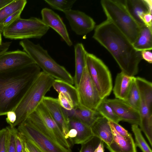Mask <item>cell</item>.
Masks as SVG:
<instances>
[{"label": "cell", "mask_w": 152, "mask_h": 152, "mask_svg": "<svg viewBox=\"0 0 152 152\" xmlns=\"http://www.w3.org/2000/svg\"><path fill=\"white\" fill-rule=\"evenodd\" d=\"M40 131L57 143L71 149L69 142L43 104L42 101L26 119Z\"/></svg>", "instance_id": "obj_7"}, {"label": "cell", "mask_w": 152, "mask_h": 152, "mask_svg": "<svg viewBox=\"0 0 152 152\" xmlns=\"http://www.w3.org/2000/svg\"><path fill=\"white\" fill-rule=\"evenodd\" d=\"M104 142L101 140L94 152H104Z\"/></svg>", "instance_id": "obj_45"}, {"label": "cell", "mask_w": 152, "mask_h": 152, "mask_svg": "<svg viewBox=\"0 0 152 152\" xmlns=\"http://www.w3.org/2000/svg\"><path fill=\"white\" fill-rule=\"evenodd\" d=\"M106 99L103 100L97 108L96 111L108 121L118 123L120 121V120L106 101Z\"/></svg>", "instance_id": "obj_28"}, {"label": "cell", "mask_w": 152, "mask_h": 152, "mask_svg": "<svg viewBox=\"0 0 152 152\" xmlns=\"http://www.w3.org/2000/svg\"><path fill=\"white\" fill-rule=\"evenodd\" d=\"M49 28L40 18L31 17L25 19L20 17L5 27L2 33L5 38L12 39H40Z\"/></svg>", "instance_id": "obj_6"}, {"label": "cell", "mask_w": 152, "mask_h": 152, "mask_svg": "<svg viewBox=\"0 0 152 152\" xmlns=\"http://www.w3.org/2000/svg\"><path fill=\"white\" fill-rule=\"evenodd\" d=\"M138 126L132 124L131 127L135 137L136 146L138 147L142 152H152L151 149L142 135L141 130Z\"/></svg>", "instance_id": "obj_30"}, {"label": "cell", "mask_w": 152, "mask_h": 152, "mask_svg": "<svg viewBox=\"0 0 152 152\" xmlns=\"http://www.w3.org/2000/svg\"><path fill=\"white\" fill-rule=\"evenodd\" d=\"M93 37L111 54L121 72L134 76L142 59L126 37L112 23L106 20L95 27Z\"/></svg>", "instance_id": "obj_1"}, {"label": "cell", "mask_w": 152, "mask_h": 152, "mask_svg": "<svg viewBox=\"0 0 152 152\" xmlns=\"http://www.w3.org/2000/svg\"><path fill=\"white\" fill-rule=\"evenodd\" d=\"M77 134V132L76 130L73 129H70L66 135V139L68 140L69 138L71 141L76 137Z\"/></svg>", "instance_id": "obj_44"}, {"label": "cell", "mask_w": 152, "mask_h": 152, "mask_svg": "<svg viewBox=\"0 0 152 152\" xmlns=\"http://www.w3.org/2000/svg\"><path fill=\"white\" fill-rule=\"evenodd\" d=\"M86 66L91 78L102 99L109 96L112 89L110 72L107 67L93 54L87 53Z\"/></svg>", "instance_id": "obj_8"}, {"label": "cell", "mask_w": 152, "mask_h": 152, "mask_svg": "<svg viewBox=\"0 0 152 152\" xmlns=\"http://www.w3.org/2000/svg\"><path fill=\"white\" fill-rule=\"evenodd\" d=\"M15 142L16 152H23L24 145L23 137L17 129L15 135Z\"/></svg>", "instance_id": "obj_37"}, {"label": "cell", "mask_w": 152, "mask_h": 152, "mask_svg": "<svg viewBox=\"0 0 152 152\" xmlns=\"http://www.w3.org/2000/svg\"><path fill=\"white\" fill-rule=\"evenodd\" d=\"M27 3L26 0H13L0 9V23L7 17L19 10H23Z\"/></svg>", "instance_id": "obj_27"}, {"label": "cell", "mask_w": 152, "mask_h": 152, "mask_svg": "<svg viewBox=\"0 0 152 152\" xmlns=\"http://www.w3.org/2000/svg\"><path fill=\"white\" fill-rule=\"evenodd\" d=\"M26 150H27V152H29L28 150L26 148Z\"/></svg>", "instance_id": "obj_49"}, {"label": "cell", "mask_w": 152, "mask_h": 152, "mask_svg": "<svg viewBox=\"0 0 152 152\" xmlns=\"http://www.w3.org/2000/svg\"><path fill=\"white\" fill-rule=\"evenodd\" d=\"M7 129L6 127L0 131V152H7Z\"/></svg>", "instance_id": "obj_36"}, {"label": "cell", "mask_w": 152, "mask_h": 152, "mask_svg": "<svg viewBox=\"0 0 152 152\" xmlns=\"http://www.w3.org/2000/svg\"><path fill=\"white\" fill-rule=\"evenodd\" d=\"M52 8L64 12L72 10L76 0H44Z\"/></svg>", "instance_id": "obj_31"}, {"label": "cell", "mask_w": 152, "mask_h": 152, "mask_svg": "<svg viewBox=\"0 0 152 152\" xmlns=\"http://www.w3.org/2000/svg\"><path fill=\"white\" fill-rule=\"evenodd\" d=\"M109 122L113 126L116 132L121 136L123 137H126L131 134L118 123L110 121H109Z\"/></svg>", "instance_id": "obj_38"}, {"label": "cell", "mask_w": 152, "mask_h": 152, "mask_svg": "<svg viewBox=\"0 0 152 152\" xmlns=\"http://www.w3.org/2000/svg\"><path fill=\"white\" fill-rule=\"evenodd\" d=\"M124 2L128 12L141 27L145 24L142 20L146 13H152L145 0H125Z\"/></svg>", "instance_id": "obj_19"}, {"label": "cell", "mask_w": 152, "mask_h": 152, "mask_svg": "<svg viewBox=\"0 0 152 152\" xmlns=\"http://www.w3.org/2000/svg\"><path fill=\"white\" fill-rule=\"evenodd\" d=\"M152 13L149 12L144 14L142 18V20L144 24L149 27H152Z\"/></svg>", "instance_id": "obj_41"}, {"label": "cell", "mask_w": 152, "mask_h": 152, "mask_svg": "<svg viewBox=\"0 0 152 152\" xmlns=\"http://www.w3.org/2000/svg\"><path fill=\"white\" fill-rule=\"evenodd\" d=\"M120 121H123L132 124L139 125L140 118L139 111L136 110L125 101L118 99H106Z\"/></svg>", "instance_id": "obj_13"}, {"label": "cell", "mask_w": 152, "mask_h": 152, "mask_svg": "<svg viewBox=\"0 0 152 152\" xmlns=\"http://www.w3.org/2000/svg\"><path fill=\"white\" fill-rule=\"evenodd\" d=\"M141 55L143 59L149 63H152V53L150 50H144L141 51Z\"/></svg>", "instance_id": "obj_42"}, {"label": "cell", "mask_w": 152, "mask_h": 152, "mask_svg": "<svg viewBox=\"0 0 152 152\" xmlns=\"http://www.w3.org/2000/svg\"><path fill=\"white\" fill-rule=\"evenodd\" d=\"M2 33L0 31V45H1L2 42V39L1 37V34Z\"/></svg>", "instance_id": "obj_48"}, {"label": "cell", "mask_w": 152, "mask_h": 152, "mask_svg": "<svg viewBox=\"0 0 152 152\" xmlns=\"http://www.w3.org/2000/svg\"><path fill=\"white\" fill-rule=\"evenodd\" d=\"M69 129H73L77 132L76 137L71 142L74 144H82L94 136L91 127L75 119L69 120Z\"/></svg>", "instance_id": "obj_21"}, {"label": "cell", "mask_w": 152, "mask_h": 152, "mask_svg": "<svg viewBox=\"0 0 152 152\" xmlns=\"http://www.w3.org/2000/svg\"><path fill=\"white\" fill-rule=\"evenodd\" d=\"M23 138L35 146L42 152H72L44 134L27 119L17 129Z\"/></svg>", "instance_id": "obj_9"}, {"label": "cell", "mask_w": 152, "mask_h": 152, "mask_svg": "<svg viewBox=\"0 0 152 152\" xmlns=\"http://www.w3.org/2000/svg\"><path fill=\"white\" fill-rule=\"evenodd\" d=\"M135 82L139 92L140 99L152 110V83L140 77H135Z\"/></svg>", "instance_id": "obj_26"}, {"label": "cell", "mask_w": 152, "mask_h": 152, "mask_svg": "<svg viewBox=\"0 0 152 152\" xmlns=\"http://www.w3.org/2000/svg\"><path fill=\"white\" fill-rule=\"evenodd\" d=\"M77 89L79 105L96 111L103 99L101 98L91 78L86 64Z\"/></svg>", "instance_id": "obj_10"}, {"label": "cell", "mask_w": 152, "mask_h": 152, "mask_svg": "<svg viewBox=\"0 0 152 152\" xmlns=\"http://www.w3.org/2000/svg\"><path fill=\"white\" fill-rule=\"evenodd\" d=\"M57 99L60 105L63 109L67 110H71L74 108L72 101L63 93H61L58 94Z\"/></svg>", "instance_id": "obj_34"}, {"label": "cell", "mask_w": 152, "mask_h": 152, "mask_svg": "<svg viewBox=\"0 0 152 152\" xmlns=\"http://www.w3.org/2000/svg\"><path fill=\"white\" fill-rule=\"evenodd\" d=\"M42 102L61 129L66 139L69 130V120L64 114L57 98L45 96Z\"/></svg>", "instance_id": "obj_15"}, {"label": "cell", "mask_w": 152, "mask_h": 152, "mask_svg": "<svg viewBox=\"0 0 152 152\" xmlns=\"http://www.w3.org/2000/svg\"><path fill=\"white\" fill-rule=\"evenodd\" d=\"M19 45L43 71L55 79L61 80L71 85L74 78L62 66L57 63L39 44H35L28 39L20 41Z\"/></svg>", "instance_id": "obj_5"}, {"label": "cell", "mask_w": 152, "mask_h": 152, "mask_svg": "<svg viewBox=\"0 0 152 152\" xmlns=\"http://www.w3.org/2000/svg\"><path fill=\"white\" fill-rule=\"evenodd\" d=\"M148 6L150 11H152V1L151 0H145Z\"/></svg>", "instance_id": "obj_47"}, {"label": "cell", "mask_w": 152, "mask_h": 152, "mask_svg": "<svg viewBox=\"0 0 152 152\" xmlns=\"http://www.w3.org/2000/svg\"><path fill=\"white\" fill-rule=\"evenodd\" d=\"M7 117L6 119L7 122L10 125V126L13 128V124L16 120V115L14 111H11L7 113Z\"/></svg>", "instance_id": "obj_39"}, {"label": "cell", "mask_w": 152, "mask_h": 152, "mask_svg": "<svg viewBox=\"0 0 152 152\" xmlns=\"http://www.w3.org/2000/svg\"><path fill=\"white\" fill-rule=\"evenodd\" d=\"M101 4L107 17L132 44L138 37L141 26L127 10L124 1L102 0Z\"/></svg>", "instance_id": "obj_4"}, {"label": "cell", "mask_w": 152, "mask_h": 152, "mask_svg": "<svg viewBox=\"0 0 152 152\" xmlns=\"http://www.w3.org/2000/svg\"><path fill=\"white\" fill-rule=\"evenodd\" d=\"M41 19L47 26L56 31L69 46L73 43L70 39L66 25L60 16L53 10L47 8L41 11Z\"/></svg>", "instance_id": "obj_14"}, {"label": "cell", "mask_w": 152, "mask_h": 152, "mask_svg": "<svg viewBox=\"0 0 152 152\" xmlns=\"http://www.w3.org/2000/svg\"><path fill=\"white\" fill-rule=\"evenodd\" d=\"M11 43L12 42H2L0 45V55L7 51Z\"/></svg>", "instance_id": "obj_43"}, {"label": "cell", "mask_w": 152, "mask_h": 152, "mask_svg": "<svg viewBox=\"0 0 152 152\" xmlns=\"http://www.w3.org/2000/svg\"><path fill=\"white\" fill-rule=\"evenodd\" d=\"M113 136V141L106 147L110 152H137L136 146L132 134L123 137L119 135L110 124Z\"/></svg>", "instance_id": "obj_16"}, {"label": "cell", "mask_w": 152, "mask_h": 152, "mask_svg": "<svg viewBox=\"0 0 152 152\" xmlns=\"http://www.w3.org/2000/svg\"></svg>", "instance_id": "obj_50"}, {"label": "cell", "mask_w": 152, "mask_h": 152, "mask_svg": "<svg viewBox=\"0 0 152 152\" xmlns=\"http://www.w3.org/2000/svg\"><path fill=\"white\" fill-rule=\"evenodd\" d=\"M35 63L0 72V116L13 111L41 72Z\"/></svg>", "instance_id": "obj_2"}, {"label": "cell", "mask_w": 152, "mask_h": 152, "mask_svg": "<svg viewBox=\"0 0 152 152\" xmlns=\"http://www.w3.org/2000/svg\"><path fill=\"white\" fill-rule=\"evenodd\" d=\"M152 110L140 99L139 111L140 121L139 125L140 129L145 135L150 145H152Z\"/></svg>", "instance_id": "obj_20"}, {"label": "cell", "mask_w": 152, "mask_h": 152, "mask_svg": "<svg viewBox=\"0 0 152 152\" xmlns=\"http://www.w3.org/2000/svg\"><path fill=\"white\" fill-rule=\"evenodd\" d=\"M134 48L141 52L152 49V27L145 25L142 26L137 39L132 44Z\"/></svg>", "instance_id": "obj_23"}, {"label": "cell", "mask_w": 152, "mask_h": 152, "mask_svg": "<svg viewBox=\"0 0 152 152\" xmlns=\"http://www.w3.org/2000/svg\"><path fill=\"white\" fill-rule=\"evenodd\" d=\"M73 110V119L78 120L91 127L96 119L101 115L96 110H90L80 105Z\"/></svg>", "instance_id": "obj_25"}, {"label": "cell", "mask_w": 152, "mask_h": 152, "mask_svg": "<svg viewBox=\"0 0 152 152\" xmlns=\"http://www.w3.org/2000/svg\"><path fill=\"white\" fill-rule=\"evenodd\" d=\"M52 86L58 93H61L69 97L72 101L74 108L79 105L77 90L73 85L61 80L55 79Z\"/></svg>", "instance_id": "obj_24"}, {"label": "cell", "mask_w": 152, "mask_h": 152, "mask_svg": "<svg viewBox=\"0 0 152 152\" xmlns=\"http://www.w3.org/2000/svg\"><path fill=\"white\" fill-rule=\"evenodd\" d=\"M75 72L74 84L77 88L80 83L84 68L86 65V55L87 52L82 43H77L74 47Z\"/></svg>", "instance_id": "obj_22"}, {"label": "cell", "mask_w": 152, "mask_h": 152, "mask_svg": "<svg viewBox=\"0 0 152 152\" xmlns=\"http://www.w3.org/2000/svg\"><path fill=\"white\" fill-rule=\"evenodd\" d=\"M23 139L24 146L29 152H42L32 143L23 138Z\"/></svg>", "instance_id": "obj_40"}, {"label": "cell", "mask_w": 152, "mask_h": 152, "mask_svg": "<svg viewBox=\"0 0 152 152\" xmlns=\"http://www.w3.org/2000/svg\"><path fill=\"white\" fill-rule=\"evenodd\" d=\"M23 10H19L10 15L0 23V31L2 33L4 28L20 17Z\"/></svg>", "instance_id": "obj_35"}, {"label": "cell", "mask_w": 152, "mask_h": 152, "mask_svg": "<svg viewBox=\"0 0 152 152\" xmlns=\"http://www.w3.org/2000/svg\"><path fill=\"white\" fill-rule=\"evenodd\" d=\"M72 30L77 34L85 36L95 27V23L84 12L71 10L64 12Z\"/></svg>", "instance_id": "obj_12"}, {"label": "cell", "mask_w": 152, "mask_h": 152, "mask_svg": "<svg viewBox=\"0 0 152 152\" xmlns=\"http://www.w3.org/2000/svg\"><path fill=\"white\" fill-rule=\"evenodd\" d=\"M135 77L128 75L121 72L117 74L113 89L116 99L126 101Z\"/></svg>", "instance_id": "obj_18"}, {"label": "cell", "mask_w": 152, "mask_h": 152, "mask_svg": "<svg viewBox=\"0 0 152 152\" xmlns=\"http://www.w3.org/2000/svg\"><path fill=\"white\" fill-rule=\"evenodd\" d=\"M55 79L43 71H41L20 103L13 110L17 118L13 127L18 126L35 111L52 86Z\"/></svg>", "instance_id": "obj_3"}, {"label": "cell", "mask_w": 152, "mask_h": 152, "mask_svg": "<svg viewBox=\"0 0 152 152\" xmlns=\"http://www.w3.org/2000/svg\"><path fill=\"white\" fill-rule=\"evenodd\" d=\"M34 63V60L24 51H7L0 55V72L16 70Z\"/></svg>", "instance_id": "obj_11"}, {"label": "cell", "mask_w": 152, "mask_h": 152, "mask_svg": "<svg viewBox=\"0 0 152 152\" xmlns=\"http://www.w3.org/2000/svg\"><path fill=\"white\" fill-rule=\"evenodd\" d=\"M13 0H0V9L11 3Z\"/></svg>", "instance_id": "obj_46"}, {"label": "cell", "mask_w": 152, "mask_h": 152, "mask_svg": "<svg viewBox=\"0 0 152 152\" xmlns=\"http://www.w3.org/2000/svg\"><path fill=\"white\" fill-rule=\"evenodd\" d=\"M6 127L7 131V152H16L15 142V135L17 129L15 127H11L10 126Z\"/></svg>", "instance_id": "obj_32"}, {"label": "cell", "mask_w": 152, "mask_h": 152, "mask_svg": "<svg viewBox=\"0 0 152 152\" xmlns=\"http://www.w3.org/2000/svg\"><path fill=\"white\" fill-rule=\"evenodd\" d=\"M94 136H96L109 145L113 139L112 130L108 120L101 115L91 127Z\"/></svg>", "instance_id": "obj_17"}, {"label": "cell", "mask_w": 152, "mask_h": 152, "mask_svg": "<svg viewBox=\"0 0 152 152\" xmlns=\"http://www.w3.org/2000/svg\"><path fill=\"white\" fill-rule=\"evenodd\" d=\"M101 140L96 136H92L86 142L81 144V148L79 152H94Z\"/></svg>", "instance_id": "obj_33"}, {"label": "cell", "mask_w": 152, "mask_h": 152, "mask_svg": "<svg viewBox=\"0 0 152 152\" xmlns=\"http://www.w3.org/2000/svg\"><path fill=\"white\" fill-rule=\"evenodd\" d=\"M125 101L131 106L139 111L140 102V97L135 82V79L132 83Z\"/></svg>", "instance_id": "obj_29"}]
</instances>
